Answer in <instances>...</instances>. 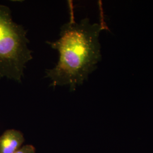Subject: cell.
Listing matches in <instances>:
<instances>
[{"label":"cell","instance_id":"obj_1","mask_svg":"<svg viewBox=\"0 0 153 153\" xmlns=\"http://www.w3.org/2000/svg\"><path fill=\"white\" fill-rule=\"evenodd\" d=\"M103 29L102 23H91L88 18L77 22L71 15L61 26L59 39L47 42L59 53L55 67L45 71L51 86H68L74 91L88 80L102 59L99 37Z\"/></svg>","mask_w":153,"mask_h":153},{"label":"cell","instance_id":"obj_2","mask_svg":"<svg viewBox=\"0 0 153 153\" xmlns=\"http://www.w3.org/2000/svg\"><path fill=\"white\" fill-rule=\"evenodd\" d=\"M27 33L24 26L13 21L10 9L0 5V78L22 82L33 57Z\"/></svg>","mask_w":153,"mask_h":153},{"label":"cell","instance_id":"obj_3","mask_svg":"<svg viewBox=\"0 0 153 153\" xmlns=\"http://www.w3.org/2000/svg\"><path fill=\"white\" fill-rule=\"evenodd\" d=\"M25 140L21 131L14 129L6 130L0 136V153H16Z\"/></svg>","mask_w":153,"mask_h":153},{"label":"cell","instance_id":"obj_4","mask_svg":"<svg viewBox=\"0 0 153 153\" xmlns=\"http://www.w3.org/2000/svg\"><path fill=\"white\" fill-rule=\"evenodd\" d=\"M14 153H36V149L31 145H26L22 146Z\"/></svg>","mask_w":153,"mask_h":153}]
</instances>
